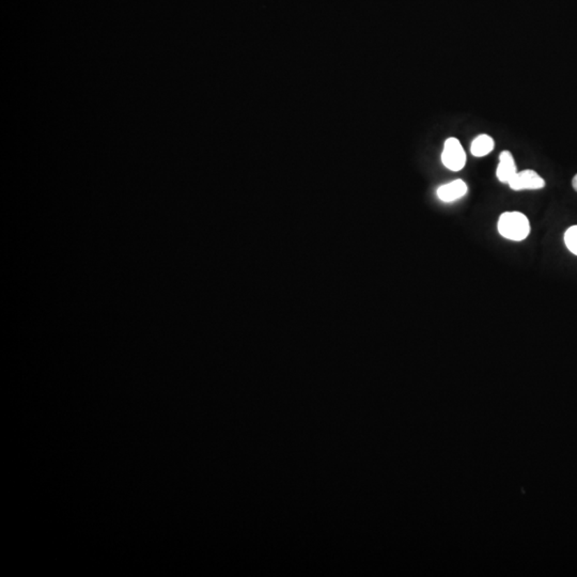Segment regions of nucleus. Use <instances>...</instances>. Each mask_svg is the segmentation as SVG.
<instances>
[{
    "instance_id": "8",
    "label": "nucleus",
    "mask_w": 577,
    "mask_h": 577,
    "mask_svg": "<svg viewBox=\"0 0 577 577\" xmlns=\"http://www.w3.org/2000/svg\"><path fill=\"white\" fill-rule=\"evenodd\" d=\"M572 186H573V188H574V190H576V192H577V174H576V176L574 177V178H573Z\"/></svg>"
},
{
    "instance_id": "2",
    "label": "nucleus",
    "mask_w": 577,
    "mask_h": 577,
    "mask_svg": "<svg viewBox=\"0 0 577 577\" xmlns=\"http://www.w3.org/2000/svg\"><path fill=\"white\" fill-rule=\"evenodd\" d=\"M442 163L451 172H460L465 167V150L458 138L449 137L445 140L442 152Z\"/></svg>"
},
{
    "instance_id": "1",
    "label": "nucleus",
    "mask_w": 577,
    "mask_h": 577,
    "mask_svg": "<svg viewBox=\"0 0 577 577\" xmlns=\"http://www.w3.org/2000/svg\"><path fill=\"white\" fill-rule=\"evenodd\" d=\"M498 232L507 240L520 242L530 234V219L520 212H504L500 215L497 224Z\"/></svg>"
},
{
    "instance_id": "4",
    "label": "nucleus",
    "mask_w": 577,
    "mask_h": 577,
    "mask_svg": "<svg viewBox=\"0 0 577 577\" xmlns=\"http://www.w3.org/2000/svg\"><path fill=\"white\" fill-rule=\"evenodd\" d=\"M467 184L463 180L458 179V180L452 181V182L440 186L437 188L436 195H437L440 201L448 203L463 198L467 194Z\"/></svg>"
},
{
    "instance_id": "6",
    "label": "nucleus",
    "mask_w": 577,
    "mask_h": 577,
    "mask_svg": "<svg viewBox=\"0 0 577 577\" xmlns=\"http://www.w3.org/2000/svg\"><path fill=\"white\" fill-rule=\"evenodd\" d=\"M495 148V142L488 134L478 135L470 144V153L474 158H484L488 156Z\"/></svg>"
},
{
    "instance_id": "3",
    "label": "nucleus",
    "mask_w": 577,
    "mask_h": 577,
    "mask_svg": "<svg viewBox=\"0 0 577 577\" xmlns=\"http://www.w3.org/2000/svg\"><path fill=\"white\" fill-rule=\"evenodd\" d=\"M509 188L516 192H520V190H538L546 188V181L538 172L532 170V169H526L522 172H518V174L514 177L508 183Z\"/></svg>"
},
{
    "instance_id": "7",
    "label": "nucleus",
    "mask_w": 577,
    "mask_h": 577,
    "mask_svg": "<svg viewBox=\"0 0 577 577\" xmlns=\"http://www.w3.org/2000/svg\"><path fill=\"white\" fill-rule=\"evenodd\" d=\"M564 243L567 248L577 256V226H572L564 233Z\"/></svg>"
},
{
    "instance_id": "5",
    "label": "nucleus",
    "mask_w": 577,
    "mask_h": 577,
    "mask_svg": "<svg viewBox=\"0 0 577 577\" xmlns=\"http://www.w3.org/2000/svg\"><path fill=\"white\" fill-rule=\"evenodd\" d=\"M498 158H500V163H498L497 170H496V177L500 182L508 184L510 180L518 174L516 160L511 152L507 150L502 151Z\"/></svg>"
}]
</instances>
